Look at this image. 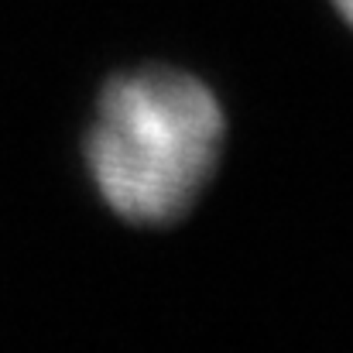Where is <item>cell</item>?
I'll return each instance as SVG.
<instances>
[{
  "mask_svg": "<svg viewBox=\"0 0 353 353\" xmlns=\"http://www.w3.org/2000/svg\"><path fill=\"white\" fill-rule=\"evenodd\" d=\"M223 151L216 97L179 69L117 76L97 107L86 165L103 203L141 227L182 220L210 185Z\"/></svg>",
  "mask_w": 353,
  "mask_h": 353,
  "instance_id": "obj_1",
  "label": "cell"
},
{
  "mask_svg": "<svg viewBox=\"0 0 353 353\" xmlns=\"http://www.w3.org/2000/svg\"><path fill=\"white\" fill-rule=\"evenodd\" d=\"M330 7L336 10V17L353 31V0H330Z\"/></svg>",
  "mask_w": 353,
  "mask_h": 353,
  "instance_id": "obj_2",
  "label": "cell"
}]
</instances>
